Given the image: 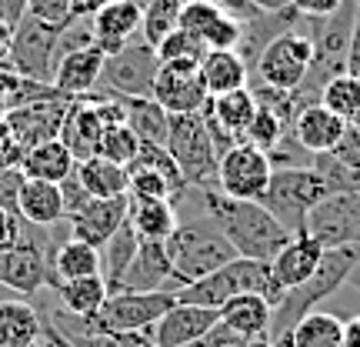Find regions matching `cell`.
<instances>
[{
    "label": "cell",
    "mask_w": 360,
    "mask_h": 347,
    "mask_svg": "<svg viewBox=\"0 0 360 347\" xmlns=\"http://www.w3.org/2000/svg\"><path fill=\"white\" fill-rule=\"evenodd\" d=\"M237 294H264L270 304L281 301L283 291L270 277V260L233 258L231 264L217 267L214 274H207L200 281L184 284V287L174 291V297L184 301V304H200V308H217V310Z\"/></svg>",
    "instance_id": "obj_5"
},
{
    "label": "cell",
    "mask_w": 360,
    "mask_h": 347,
    "mask_svg": "<svg viewBox=\"0 0 360 347\" xmlns=\"http://www.w3.org/2000/svg\"><path fill=\"white\" fill-rule=\"evenodd\" d=\"M141 168L164 174V177H167L180 194L187 191V180H184V174H180L177 160L170 157L167 144H147V141H141V151H137V157H134V160L127 164V170H141ZM180 194H177V197H180Z\"/></svg>",
    "instance_id": "obj_39"
},
{
    "label": "cell",
    "mask_w": 360,
    "mask_h": 347,
    "mask_svg": "<svg viewBox=\"0 0 360 347\" xmlns=\"http://www.w3.org/2000/svg\"><path fill=\"white\" fill-rule=\"evenodd\" d=\"M141 151V137L127 127V124H117V127H107L103 130V141H101V151L97 154L107 157V160H114L120 168H127L130 160L137 157Z\"/></svg>",
    "instance_id": "obj_44"
},
{
    "label": "cell",
    "mask_w": 360,
    "mask_h": 347,
    "mask_svg": "<svg viewBox=\"0 0 360 347\" xmlns=\"http://www.w3.org/2000/svg\"><path fill=\"white\" fill-rule=\"evenodd\" d=\"M27 13L51 20V24H67L70 20V0H27Z\"/></svg>",
    "instance_id": "obj_46"
},
{
    "label": "cell",
    "mask_w": 360,
    "mask_h": 347,
    "mask_svg": "<svg viewBox=\"0 0 360 347\" xmlns=\"http://www.w3.org/2000/svg\"><path fill=\"white\" fill-rule=\"evenodd\" d=\"M103 124L97 117V107L90 97H74L67 107L64 127H60V141L67 144V151L74 154V160H87L101 151L103 141Z\"/></svg>",
    "instance_id": "obj_22"
},
{
    "label": "cell",
    "mask_w": 360,
    "mask_h": 347,
    "mask_svg": "<svg viewBox=\"0 0 360 347\" xmlns=\"http://www.w3.org/2000/svg\"><path fill=\"white\" fill-rule=\"evenodd\" d=\"M270 347H294V341H290V334H283V337H277Z\"/></svg>",
    "instance_id": "obj_58"
},
{
    "label": "cell",
    "mask_w": 360,
    "mask_h": 347,
    "mask_svg": "<svg viewBox=\"0 0 360 347\" xmlns=\"http://www.w3.org/2000/svg\"><path fill=\"white\" fill-rule=\"evenodd\" d=\"M53 294H57V301H60L64 314L87 321V317H94V314L101 310V304L107 301L110 291H107V284H103L101 274H90V277H70V281H60L57 287H53Z\"/></svg>",
    "instance_id": "obj_28"
},
{
    "label": "cell",
    "mask_w": 360,
    "mask_h": 347,
    "mask_svg": "<svg viewBox=\"0 0 360 347\" xmlns=\"http://www.w3.org/2000/svg\"><path fill=\"white\" fill-rule=\"evenodd\" d=\"M180 7H184V0H143L141 40H147L157 51V44L167 37L174 27H180Z\"/></svg>",
    "instance_id": "obj_37"
},
{
    "label": "cell",
    "mask_w": 360,
    "mask_h": 347,
    "mask_svg": "<svg viewBox=\"0 0 360 347\" xmlns=\"http://www.w3.org/2000/svg\"><path fill=\"white\" fill-rule=\"evenodd\" d=\"M137 244H141V237H137V231H134V224H130V217H127L120 227H117L114 237L101 247V277H103V284H107L110 294L120 291V281H124L130 260L137 254Z\"/></svg>",
    "instance_id": "obj_29"
},
{
    "label": "cell",
    "mask_w": 360,
    "mask_h": 347,
    "mask_svg": "<svg viewBox=\"0 0 360 347\" xmlns=\"http://www.w3.org/2000/svg\"><path fill=\"white\" fill-rule=\"evenodd\" d=\"M210 107V114L217 117V124L227 134H233L237 141H244L247 127H250V120L257 114V97H254V90L247 87H237V90H227V94H217V97H210L207 101Z\"/></svg>",
    "instance_id": "obj_31"
},
{
    "label": "cell",
    "mask_w": 360,
    "mask_h": 347,
    "mask_svg": "<svg viewBox=\"0 0 360 347\" xmlns=\"http://www.w3.org/2000/svg\"><path fill=\"white\" fill-rule=\"evenodd\" d=\"M347 74H354V77H360V7H357V20H354V34H350Z\"/></svg>",
    "instance_id": "obj_52"
},
{
    "label": "cell",
    "mask_w": 360,
    "mask_h": 347,
    "mask_svg": "<svg viewBox=\"0 0 360 347\" xmlns=\"http://www.w3.org/2000/svg\"><path fill=\"white\" fill-rule=\"evenodd\" d=\"M150 97L167 114H200L210 101V90L200 77V61H160Z\"/></svg>",
    "instance_id": "obj_13"
},
{
    "label": "cell",
    "mask_w": 360,
    "mask_h": 347,
    "mask_svg": "<svg viewBox=\"0 0 360 347\" xmlns=\"http://www.w3.org/2000/svg\"><path fill=\"white\" fill-rule=\"evenodd\" d=\"M357 260H360V247H330V251H323L321 264H317V270L310 274L307 281L290 287V291H283V297L274 304V310H270V331H267L270 341L290 334L297 327V321H304L310 310H317L327 297L337 294L347 284Z\"/></svg>",
    "instance_id": "obj_3"
},
{
    "label": "cell",
    "mask_w": 360,
    "mask_h": 347,
    "mask_svg": "<svg viewBox=\"0 0 360 347\" xmlns=\"http://www.w3.org/2000/svg\"><path fill=\"white\" fill-rule=\"evenodd\" d=\"M44 337H51L53 344H60V347H74V344H70V341H67L64 334H60V331H57V327H53V321H51V317L44 321Z\"/></svg>",
    "instance_id": "obj_56"
},
{
    "label": "cell",
    "mask_w": 360,
    "mask_h": 347,
    "mask_svg": "<svg viewBox=\"0 0 360 347\" xmlns=\"http://www.w3.org/2000/svg\"><path fill=\"white\" fill-rule=\"evenodd\" d=\"M307 234L330 247H360V194H327L310 210Z\"/></svg>",
    "instance_id": "obj_14"
},
{
    "label": "cell",
    "mask_w": 360,
    "mask_h": 347,
    "mask_svg": "<svg viewBox=\"0 0 360 347\" xmlns=\"http://www.w3.org/2000/svg\"><path fill=\"white\" fill-rule=\"evenodd\" d=\"M347 284H350V287H354V291H357V294H360V260H357V264H354V270H350Z\"/></svg>",
    "instance_id": "obj_57"
},
{
    "label": "cell",
    "mask_w": 360,
    "mask_h": 347,
    "mask_svg": "<svg viewBox=\"0 0 360 347\" xmlns=\"http://www.w3.org/2000/svg\"><path fill=\"white\" fill-rule=\"evenodd\" d=\"M60 30H64V24H51V20H40V17L27 13L7 40L13 74L40 80V84H53V70L60 61V53H57Z\"/></svg>",
    "instance_id": "obj_9"
},
{
    "label": "cell",
    "mask_w": 360,
    "mask_h": 347,
    "mask_svg": "<svg viewBox=\"0 0 360 347\" xmlns=\"http://www.w3.org/2000/svg\"><path fill=\"white\" fill-rule=\"evenodd\" d=\"M170 281H174V264H170L167 244L164 241H141L124 281H120V291H174Z\"/></svg>",
    "instance_id": "obj_20"
},
{
    "label": "cell",
    "mask_w": 360,
    "mask_h": 347,
    "mask_svg": "<svg viewBox=\"0 0 360 347\" xmlns=\"http://www.w3.org/2000/svg\"><path fill=\"white\" fill-rule=\"evenodd\" d=\"M321 258H323L321 241H314L307 231L294 234V237L274 254V260H270V277H274V284H277L281 291H290V287L304 284L310 274L317 270Z\"/></svg>",
    "instance_id": "obj_19"
},
{
    "label": "cell",
    "mask_w": 360,
    "mask_h": 347,
    "mask_svg": "<svg viewBox=\"0 0 360 347\" xmlns=\"http://www.w3.org/2000/svg\"><path fill=\"white\" fill-rule=\"evenodd\" d=\"M191 191L200 204V214L217 224L220 234L237 251V258L274 260V254L294 237L260 201L227 197L220 187H191Z\"/></svg>",
    "instance_id": "obj_1"
},
{
    "label": "cell",
    "mask_w": 360,
    "mask_h": 347,
    "mask_svg": "<svg viewBox=\"0 0 360 347\" xmlns=\"http://www.w3.org/2000/svg\"><path fill=\"white\" fill-rule=\"evenodd\" d=\"M53 274H57V281L101 274V251L84 244V241L67 237L64 244H57V251H53Z\"/></svg>",
    "instance_id": "obj_36"
},
{
    "label": "cell",
    "mask_w": 360,
    "mask_h": 347,
    "mask_svg": "<svg viewBox=\"0 0 360 347\" xmlns=\"http://www.w3.org/2000/svg\"><path fill=\"white\" fill-rule=\"evenodd\" d=\"M74 347H127L120 331H84V334H64Z\"/></svg>",
    "instance_id": "obj_48"
},
{
    "label": "cell",
    "mask_w": 360,
    "mask_h": 347,
    "mask_svg": "<svg viewBox=\"0 0 360 347\" xmlns=\"http://www.w3.org/2000/svg\"><path fill=\"white\" fill-rule=\"evenodd\" d=\"M350 124H354V127L360 130V111H357V117H354V120H350Z\"/></svg>",
    "instance_id": "obj_59"
},
{
    "label": "cell",
    "mask_w": 360,
    "mask_h": 347,
    "mask_svg": "<svg viewBox=\"0 0 360 347\" xmlns=\"http://www.w3.org/2000/svg\"><path fill=\"white\" fill-rule=\"evenodd\" d=\"M290 7L300 17H327L340 7V0H290Z\"/></svg>",
    "instance_id": "obj_50"
},
{
    "label": "cell",
    "mask_w": 360,
    "mask_h": 347,
    "mask_svg": "<svg viewBox=\"0 0 360 347\" xmlns=\"http://www.w3.org/2000/svg\"><path fill=\"white\" fill-rule=\"evenodd\" d=\"M214 7H220L224 13H231V17H237V20H250V17H257V13H264V11H257L250 0H210Z\"/></svg>",
    "instance_id": "obj_51"
},
{
    "label": "cell",
    "mask_w": 360,
    "mask_h": 347,
    "mask_svg": "<svg viewBox=\"0 0 360 347\" xmlns=\"http://www.w3.org/2000/svg\"><path fill=\"white\" fill-rule=\"evenodd\" d=\"M27 17V0H0V27L13 34V27Z\"/></svg>",
    "instance_id": "obj_49"
},
{
    "label": "cell",
    "mask_w": 360,
    "mask_h": 347,
    "mask_svg": "<svg viewBox=\"0 0 360 347\" xmlns=\"http://www.w3.org/2000/svg\"><path fill=\"white\" fill-rule=\"evenodd\" d=\"M0 344L44 347V317L30 301H0Z\"/></svg>",
    "instance_id": "obj_25"
},
{
    "label": "cell",
    "mask_w": 360,
    "mask_h": 347,
    "mask_svg": "<svg viewBox=\"0 0 360 347\" xmlns=\"http://www.w3.org/2000/svg\"><path fill=\"white\" fill-rule=\"evenodd\" d=\"M107 61V53L90 44V47H80V51H70L57 61V70H53V87L67 94V97H84L97 87V77H101V67Z\"/></svg>",
    "instance_id": "obj_23"
},
{
    "label": "cell",
    "mask_w": 360,
    "mask_h": 347,
    "mask_svg": "<svg viewBox=\"0 0 360 347\" xmlns=\"http://www.w3.org/2000/svg\"><path fill=\"white\" fill-rule=\"evenodd\" d=\"M24 170L20 168H0V210L17 214V197L24 187Z\"/></svg>",
    "instance_id": "obj_45"
},
{
    "label": "cell",
    "mask_w": 360,
    "mask_h": 347,
    "mask_svg": "<svg viewBox=\"0 0 360 347\" xmlns=\"http://www.w3.org/2000/svg\"><path fill=\"white\" fill-rule=\"evenodd\" d=\"M160 57L147 40L134 37L124 44L117 53H110L101 67L97 87L101 94H114V97H150L154 94V77Z\"/></svg>",
    "instance_id": "obj_10"
},
{
    "label": "cell",
    "mask_w": 360,
    "mask_h": 347,
    "mask_svg": "<svg viewBox=\"0 0 360 347\" xmlns=\"http://www.w3.org/2000/svg\"><path fill=\"white\" fill-rule=\"evenodd\" d=\"M344 347H360V317H350L344 324Z\"/></svg>",
    "instance_id": "obj_54"
},
{
    "label": "cell",
    "mask_w": 360,
    "mask_h": 347,
    "mask_svg": "<svg viewBox=\"0 0 360 347\" xmlns=\"http://www.w3.org/2000/svg\"><path fill=\"white\" fill-rule=\"evenodd\" d=\"M127 107V127L147 144H167L170 114L154 97H124Z\"/></svg>",
    "instance_id": "obj_34"
},
{
    "label": "cell",
    "mask_w": 360,
    "mask_h": 347,
    "mask_svg": "<svg viewBox=\"0 0 360 347\" xmlns=\"http://www.w3.org/2000/svg\"><path fill=\"white\" fill-rule=\"evenodd\" d=\"M257 11H264V13H274V11H287L290 7V0H250Z\"/></svg>",
    "instance_id": "obj_55"
},
{
    "label": "cell",
    "mask_w": 360,
    "mask_h": 347,
    "mask_svg": "<svg viewBox=\"0 0 360 347\" xmlns=\"http://www.w3.org/2000/svg\"><path fill=\"white\" fill-rule=\"evenodd\" d=\"M17 214H20V220L34 224V227H57V224H64L67 210H64L60 184L27 177L24 187H20V197H17Z\"/></svg>",
    "instance_id": "obj_24"
},
{
    "label": "cell",
    "mask_w": 360,
    "mask_h": 347,
    "mask_svg": "<svg viewBox=\"0 0 360 347\" xmlns=\"http://www.w3.org/2000/svg\"><path fill=\"white\" fill-rule=\"evenodd\" d=\"M130 174V187H127V197L130 201H174L177 197V187L170 184L164 174H157V170H127Z\"/></svg>",
    "instance_id": "obj_42"
},
{
    "label": "cell",
    "mask_w": 360,
    "mask_h": 347,
    "mask_svg": "<svg viewBox=\"0 0 360 347\" xmlns=\"http://www.w3.org/2000/svg\"><path fill=\"white\" fill-rule=\"evenodd\" d=\"M74 97L67 94H57V97H44V101L24 103V107H13L4 114V127L20 147H37L44 141H53L60 137V127H64L67 107H70Z\"/></svg>",
    "instance_id": "obj_15"
},
{
    "label": "cell",
    "mask_w": 360,
    "mask_h": 347,
    "mask_svg": "<svg viewBox=\"0 0 360 347\" xmlns=\"http://www.w3.org/2000/svg\"><path fill=\"white\" fill-rule=\"evenodd\" d=\"M344 130H347V120L344 117H337L334 111H327L323 103H310L304 107L300 114L294 117V127H290V137H294L307 154H327V151H334L340 137H344Z\"/></svg>",
    "instance_id": "obj_21"
},
{
    "label": "cell",
    "mask_w": 360,
    "mask_h": 347,
    "mask_svg": "<svg viewBox=\"0 0 360 347\" xmlns=\"http://www.w3.org/2000/svg\"><path fill=\"white\" fill-rule=\"evenodd\" d=\"M270 310H274V304L264 294H237L220 308V321L233 327L240 337H247V344H250L257 337H267Z\"/></svg>",
    "instance_id": "obj_26"
},
{
    "label": "cell",
    "mask_w": 360,
    "mask_h": 347,
    "mask_svg": "<svg viewBox=\"0 0 360 347\" xmlns=\"http://www.w3.org/2000/svg\"><path fill=\"white\" fill-rule=\"evenodd\" d=\"M53 227H34L27 224L24 237L13 247L0 251V287H11L17 294H40L47 287H57L53 274Z\"/></svg>",
    "instance_id": "obj_6"
},
{
    "label": "cell",
    "mask_w": 360,
    "mask_h": 347,
    "mask_svg": "<svg viewBox=\"0 0 360 347\" xmlns=\"http://www.w3.org/2000/svg\"><path fill=\"white\" fill-rule=\"evenodd\" d=\"M177 220L174 201H130V224L141 241H167Z\"/></svg>",
    "instance_id": "obj_33"
},
{
    "label": "cell",
    "mask_w": 360,
    "mask_h": 347,
    "mask_svg": "<svg viewBox=\"0 0 360 347\" xmlns=\"http://www.w3.org/2000/svg\"><path fill=\"white\" fill-rule=\"evenodd\" d=\"M107 0H70V20H90Z\"/></svg>",
    "instance_id": "obj_53"
},
{
    "label": "cell",
    "mask_w": 360,
    "mask_h": 347,
    "mask_svg": "<svg viewBox=\"0 0 360 347\" xmlns=\"http://www.w3.org/2000/svg\"><path fill=\"white\" fill-rule=\"evenodd\" d=\"M220 321L217 308H200V304H184L177 301L174 308L150 327L157 347H191Z\"/></svg>",
    "instance_id": "obj_18"
},
{
    "label": "cell",
    "mask_w": 360,
    "mask_h": 347,
    "mask_svg": "<svg viewBox=\"0 0 360 347\" xmlns=\"http://www.w3.org/2000/svg\"><path fill=\"white\" fill-rule=\"evenodd\" d=\"M167 151L177 160L187 187H217V147L204 114H170Z\"/></svg>",
    "instance_id": "obj_8"
},
{
    "label": "cell",
    "mask_w": 360,
    "mask_h": 347,
    "mask_svg": "<svg viewBox=\"0 0 360 347\" xmlns=\"http://www.w3.org/2000/svg\"><path fill=\"white\" fill-rule=\"evenodd\" d=\"M141 20H143V0H107L101 11L90 17L94 44L110 57L124 44L141 37Z\"/></svg>",
    "instance_id": "obj_17"
},
{
    "label": "cell",
    "mask_w": 360,
    "mask_h": 347,
    "mask_svg": "<svg viewBox=\"0 0 360 347\" xmlns=\"http://www.w3.org/2000/svg\"><path fill=\"white\" fill-rule=\"evenodd\" d=\"M127 217H130L127 194H120V197H90L77 214L67 217V227H70L74 241H84V244L101 251Z\"/></svg>",
    "instance_id": "obj_16"
},
{
    "label": "cell",
    "mask_w": 360,
    "mask_h": 347,
    "mask_svg": "<svg viewBox=\"0 0 360 347\" xmlns=\"http://www.w3.org/2000/svg\"><path fill=\"white\" fill-rule=\"evenodd\" d=\"M0 347H4V344H0Z\"/></svg>",
    "instance_id": "obj_60"
},
{
    "label": "cell",
    "mask_w": 360,
    "mask_h": 347,
    "mask_svg": "<svg viewBox=\"0 0 360 347\" xmlns=\"http://www.w3.org/2000/svg\"><path fill=\"white\" fill-rule=\"evenodd\" d=\"M354 20H357V0H340V7L334 13H327V17H307L314 57H310L304 84L294 90V101L300 111L310 107V103H321V90L330 77L347 74V51H350Z\"/></svg>",
    "instance_id": "obj_2"
},
{
    "label": "cell",
    "mask_w": 360,
    "mask_h": 347,
    "mask_svg": "<svg viewBox=\"0 0 360 347\" xmlns=\"http://www.w3.org/2000/svg\"><path fill=\"white\" fill-rule=\"evenodd\" d=\"M77 174L90 197H120L130 187L127 168H120V164H114V160H107L101 154L87 157V160H77Z\"/></svg>",
    "instance_id": "obj_32"
},
{
    "label": "cell",
    "mask_w": 360,
    "mask_h": 347,
    "mask_svg": "<svg viewBox=\"0 0 360 347\" xmlns=\"http://www.w3.org/2000/svg\"><path fill=\"white\" fill-rule=\"evenodd\" d=\"M207 44L197 34L184 30V27H174L167 37L157 44V57L160 61H204Z\"/></svg>",
    "instance_id": "obj_43"
},
{
    "label": "cell",
    "mask_w": 360,
    "mask_h": 347,
    "mask_svg": "<svg viewBox=\"0 0 360 347\" xmlns=\"http://www.w3.org/2000/svg\"><path fill=\"white\" fill-rule=\"evenodd\" d=\"M327 194H330V187L323 184V177L314 168H274L260 204L267 207L290 234H304L310 210L321 204Z\"/></svg>",
    "instance_id": "obj_7"
},
{
    "label": "cell",
    "mask_w": 360,
    "mask_h": 347,
    "mask_svg": "<svg viewBox=\"0 0 360 347\" xmlns=\"http://www.w3.org/2000/svg\"><path fill=\"white\" fill-rule=\"evenodd\" d=\"M224 17H231V13H224L220 7H214L210 0H184V7H180V27L197 34L204 44Z\"/></svg>",
    "instance_id": "obj_41"
},
{
    "label": "cell",
    "mask_w": 360,
    "mask_h": 347,
    "mask_svg": "<svg viewBox=\"0 0 360 347\" xmlns=\"http://www.w3.org/2000/svg\"><path fill=\"white\" fill-rule=\"evenodd\" d=\"M310 57H314V44L310 34L300 30H283L281 37H274L260 51L257 67H254V77L267 87L277 90H297L307 77Z\"/></svg>",
    "instance_id": "obj_11"
},
{
    "label": "cell",
    "mask_w": 360,
    "mask_h": 347,
    "mask_svg": "<svg viewBox=\"0 0 360 347\" xmlns=\"http://www.w3.org/2000/svg\"><path fill=\"white\" fill-rule=\"evenodd\" d=\"M60 194H64V210H67V217L70 214H77L80 207L90 201V194H87V187L80 184V174H77V168L70 170L64 180H60Z\"/></svg>",
    "instance_id": "obj_47"
},
{
    "label": "cell",
    "mask_w": 360,
    "mask_h": 347,
    "mask_svg": "<svg viewBox=\"0 0 360 347\" xmlns=\"http://www.w3.org/2000/svg\"><path fill=\"white\" fill-rule=\"evenodd\" d=\"M74 168H77V160H74V154L67 151V144L60 141V137L44 141V144H37V147H27L24 164H20L24 177L51 180V184H60Z\"/></svg>",
    "instance_id": "obj_27"
},
{
    "label": "cell",
    "mask_w": 360,
    "mask_h": 347,
    "mask_svg": "<svg viewBox=\"0 0 360 347\" xmlns=\"http://www.w3.org/2000/svg\"><path fill=\"white\" fill-rule=\"evenodd\" d=\"M321 103L350 124L360 111V77H354V74H337V77H330L321 90Z\"/></svg>",
    "instance_id": "obj_38"
},
{
    "label": "cell",
    "mask_w": 360,
    "mask_h": 347,
    "mask_svg": "<svg viewBox=\"0 0 360 347\" xmlns=\"http://www.w3.org/2000/svg\"><path fill=\"white\" fill-rule=\"evenodd\" d=\"M283 137H290V127H287V124H283V120L274 114L270 107H257V114H254V120H250L244 141H250L254 147H260V151H267V154H270V151H274Z\"/></svg>",
    "instance_id": "obj_40"
},
{
    "label": "cell",
    "mask_w": 360,
    "mask_h": 347,
    "mask_svg": "<svg viewBox=\"0 0 360 347\" xmlns=\"http://www.w3.org/2000/svg\"><path fill=\"white\" fill-rule=\"evenodd\" d=\"M270 174H274V164L267 151L254 147L250 141L233 144L217 160V187L227 197H240V201H260L270 184Z\"/></svg>",
    "instance_id": "obj_12"
},
{
    "label": "cell",
    "mask_w": 360,
    "mask_h": 347,
    "mask_svg": "<svg viewBox=\"0 0 360 347\" xmlns=\"http://www.w3.org/2000/svg\"><path fill=\"white\" fill-rule=\"evenodd\" d=\"M200 77H204L210 97H217V94H227V90L247 87L250 70H247L244 57L237 51H207L204 61H200Z\"/></svg>",
    "instance_id": "obj_30"
},
{
    "label": "cell",
    "mask_w": 360,
    "mask_h": 347,
    "mask_svg": "<svg viewBox=\"0 0 360 347\" xmlns=\"http://www.w3.org/2000/svg\"><path fill=\"white\" fill-rule=\"evenodd\" d=\"M294 347H344V321L323 310H310L290 331Z\"/></svg>",
    "instance_id": "obj_35"
},
{
    "label": "cell",
    "mask_w": 360,
    "mask_h": 347,
    "mask_svg": "<svg viewBox=\"0 0 360 347\" xmlns=\"http://www.w3.org/2000/svg\"><path fill=\"white\" fill-rule=\"evenodd\" d=\"M164 244H167L170 264H174V281H170L174 291L184 287V284L200 281V277L214 274L217 267H224V264H231L237 258L231 241L220 234V227L207 214L177 220L174 234Z\"/></svg>",
    "instance_id": "obj_4"
}]
</instances>
